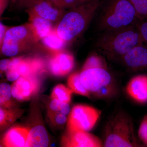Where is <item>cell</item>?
Wrapping results in <instances>:
<instances>
[{"label":"cell","mask_w":147,"mask_h":147,"mask_svg":"<svg viewBox=\"0 0 147 147\" xmlns=\"http://www.w3.org/2000/svg\"><path fill=\"white\" fill-rule=\"evenodd\" d=\"M100 4V0H94L66 10L55 28L59 36L66 43L78 37L90 23Z\"/></svg>","instance_id":"6da1fadb"},{"label":"cell","mask_w":147,"mask_h":147,"mask_svg":"<svg viewBox=\"0 0 147 147\" xmlns=\"http://www.w3.org/2000/svg\"><path fill=\"white\" fill-rule=\"evenodd\" d=\"M144 43L136 26L105 31L98 38L96 47L109 58H122L132 48Z\"/></svg>","instance_id":"7a4b0ae2"},{"label":"cell","mask_w":147,"mask_h":147,"mask_svg":"<svg viewBox=\"0 0 147 147\" xmlns=\"http://www.w3.org/2000/svg\"><path fill=\"white\" fill-rule=\"evenodd\" d=\"M140 20L130 0H109L98 21L102 32L136 26Z\"/></svg>","instance_id":"3957f363"},{"label":"cell","mask_w":147,"mask_h":147,"mask_svg":"<svg viewBox=\"0 0 147 147\" xmlns=\"http://www.w3.org/2000/svg\"><path fill=\"white\" fill-rule=\"evenodd\" d=\"M39 40L30 23L9 27L0 45L1 53L6 57H14L37 47Z\"/></svg>","instance_id":"277c9868"},{"label":"cell","mask_w":147,"mask_h":147,"mask_svg":"<svg viewBox=\"0 0 147 147\" xmlns=\"http://www.w3.org/2000/svg\"><path fill=\"white\" fill-rule=\"evenodd\" d=\"M104 146L107 147L137 146L133 123L126 115L118 113L109 121L106 127Z\"/></svg>","instance_id":"5b68a950"},{"label":"cell","mask_w":147,"mask_h":147,"mask_svg":"<svg viewBox=\"0 0 147 147\" xmlns=\"http://www.w3.org/2000/svg\"><path fill=\"white\" fill-rule=\"evenodd\" d=\"M100 115V111L92 106L83 104L75 105L69 115L67 131H90L97 123Z\"/></svg>","instance_id":"8992f818"},{"label":"cell","mask_w":147,"mask_h":147,"mask_svg":"<svg viewBox=\"0 0 147 147\" xmlns=\"http://www.w3.org/2000/svg\"><path fill=\"white\" fill-rule=\"evenodd\" d=\"M82 84L90 92L96 94L110 85L112 77L105 67L82 69L79 73Z\"/></svg>","instance_id":"52a82bcc"},{"label":"cell","mask_w":147,"mask_h":147,"mask_svg":"<svg viewBox=\"0 0 147 147\" xmlns=\"http://www.w3.org/2000/svg\"><path fill=\"white\" fill-rule=\"evenodd\" d=\"M17 6L53 23H58L66 10L55 7L47 0H26Z\"/></svg>","instance_id":"ba28073f"},{"label":"cell","mask_w":147,"mask_h":147,"mask_svg":"<svg viewBox=\"0 0 147 147\" xmlns=\"http://www.w3.org/2000/svg\"><path fill=\"white\" fill-rule=\"evenodd\" d=\"M61 146L64 147H100L102 142L98 137L86 131H67L61 141Z\"/></svg>","instance_id":"9c48e42d"},{"label":"cell","mask_w":147,"mask_h":147,"mask_svg":"<svg viewBox=\"0 0 147 147\" xmlns=\"http://www.w3.org/2000/svg\"><path fill=\"white\" fill-rule=\"evenodd\" d=\"M43 67V63L39 59L19 57L11 59L10 65L7 71H16L20 77L31 78L35 77L36 74Z\"/></svg>","instance_id":"30bf717a"},{"label":"cell","mask_w":147,"mask_h":147,"mask_svg":"<svg viewBox=\"0 0 147 147\" xmlns=\"http://www.w3.org/2000/svg\"><path fill=\"white\" fill-rule=\"evenodd\" d=\"M39 88V82L36 77H20L11 86L12 97L20 101L30 100Z\"/></svg>","instance_id":"8fae6325"},{"label":"cell","mask_w":147,"mask_h":147,"mask_svg":"<svg viewBox=\"0 0 147 147\" xmlns=\"http://www.w3.org/2000/svg\"><path fill=\"white\" fill-rule=\"evenodd\" d=\"M74 65L73 56L62 51L54 53L49 62L50 71L57 76H64L68 74L73 69Z\"/></svg>","instance_id":"7c38bea8"},{"label":"cell","mask_w":147,"mask_h":147,"mask_svg":"<svg viewBox=\"0 0 147 147\" xmlns=\"http://www.w3.org/2000/svg\"><path fill=\"white\" fill-rule=\"evenodd\" d=\"M127 93L130 97L140 103L147 102V76H134L127 85Z\"/></svg>","instance_id":"4fadbf2b"},{"label":"cell","mask_w":147,"mask_h":147,"mask_svg":"<svg viewBox=\"0 0 147 147\" xmlns=\"http://www.w3.org/2000/svg\"><path fill=\"white\" fill-rule=\"evenodd\" d=\"M127 66L134 69L147 67V47L144 43L132 48L123 57Z\"/></svg>","instance_id":"5bb4252c"},{"label":"cell","mask_w":147,"mask_h":147,"mask_svg":"<svg viewBox=\"0 0 147 147\" xmlns=\"http://www.w3.org/2000/svg\"><path fill=\"white\" fill-rule=\"evenodd\" d=\"M30 128L14 126L9 129L3 137L1 144L3 147H26Z\"/></svg>","instance_id":"9a60e30c"},{"label":"cell","mask_w":147,"mask_h":147,"mask_svg":"<svg viewBox=\"0 0 147 147\" xmlns=\"http://www.w3.org/2000/svg\"><path fill=\"white\" fill-rule=\"evenodd\" d=\"M29 16V23L32 27L38 39L40 40L53 31V22L39 17L31 12H26Z\"/></svg>","instance_id":"2e32d148"},{"label":"cell","mask_w":147,"mask_h":147,"mask_svg":"<svg viewBox=\"0 0 147 147\" xmlns=\"http://www.w3.org/2000/svg\"><path fill=\"white\" fill-rule=\"evenodd\" d=\"M49 139L45 127L41 125L30 129L26 147L48 146Z\"/></svg>","instance_id":"e0dca14e"},{"label":"cell","mask_w":147,"mask_h":147,"mask_svg":"<svg viewBox=\"0 0 147 147\" xmlns=\"http://www.w3.org/2000/svg\"><path fill=\"white\" fill-rule=\"evenodd\" d=\"M21 109L0 108V127L3 130L16 121L23 114Z\"/></svg>","instance_id":"ac0fdd59"},{"label":"cell","mask_w":147,"mask_h":147,"mask_svg":"<svg viewBox=\"0 0 147 147\" xmlns=\"http://www.w3.org/2000/svg\"><path fill=\"white\" fill-rule=\"evenodd\" d=\"M42 40L45 47L54 54L61 51L66 43L58 35L55 28L53 31Z\"/></svg>","instance_id":"d6986e66"},{"label":"cell","mask_w":147,"mask_h":147,"mask_svg":"<svg viewBox=\"0 0 147 147\" xmlns=\"http://www.w3.org/2000/svg\"><path fill=\"white\" fill-rule=\"evenodd\" d=\"M69 88L77 94L87 97H90V92L84 86L80 79L79 73L75 72L71 74L67 80Z\"/></svg>","instance_id":"ffe728a7"},{"label":"cell","mask_w":147,"mask_h":147,"mask_svg":"<svg viewBox=\"0 0 147 147\" xmlns=\"http://www.w3.org/2000/svg\"><path fill=\"white\" fill-rule=\"evenodd\" d=\"M73 92L69 88L63 84L57 85L53 90L51 94V99H55L69 104L71 102Z\"/></svg>","instance_id":"44dd1931"},{"label":"cell","mask_w":147,"mask_h":147,"mask_svg":"<svg viewBox=\"0 0 147 147\" xmlns=\"http://www.w3.org/2000/svg\"><path fill=\"white\" fill-rule=\"evenodd\" d=\"M11 86L6 83L0 85V106L1 108L9 109L13 108Z\"/></svg>","instance_id":"7402d4cb"},{"label":"cell","mask_w":147,"mask_h":147,"mask_svg":"<svg viewBox=\"0 0 147 147\" xmlns=\"http://www.w3.org/2000/svg\"><path fill=\"white\" fill-rule=\"evenodd\" d=\"M47 115L51 125L56 128H62L67 122L66 115L62 113L47 110Z\"/></svg>","instance_id":"603a6c76"},{"label":"cell","mask_w":147,"mask_h":147,"mask_svg":"<svg viewBox=\"0 0 147 147\" xmlns=\"http://www.w3.org/2000/svg\"><path fill=\"white\" fill-rule=\"evenodd\" d=\"M47 110L53 112H57L67 115L70 112L69 104L57 100L52 99Z\"/></svg>","instance_id":"cb8c5ba5"},{"label":"cell","mask_w":147,"mask_h":147,"mask_svg":"<svg viewBox=\"0 0 147 147\" xmlns=\"http://www.w3.org/2000/svg\"><path fill=\"white\" fill-rule=\"evenodd\" d=\"M140 20H147V0H130Z\"/></svg>","instance_id":"d4e9b609"},{"label":"cell","mask_w":147,"mask_h":147,"mask_svg":"<svg viewBox=\"0 0 147 147\" xmlns=\"http://www.w3.org/2000/svg\"><path fill=\"white\" fill-rule=\"evenodd\" d=\"M96 67H105V64L102 58L97 55H93L88 58L82 69Z\"/></svg>","instance_id":"484cf974"},{"label":"cell","mask_w":147,"mask_h":147,"mask_svg":"<svg viewBox=\"0 0 147 147\" xmlns=\"http://www.w3.org/2000/svg\"><path fill=\"white\" fill-rule=\"evenodd\" d=\"M50 4L60 9L67 10L78 5V0H47Z\"/></svg>","instance_id":"4316f807"},{"label":"cell","mask_w":147,"mask_h":147,"mask_svg":"<svg viewBox=\"0 0 147 147\" xmlns=\"http://www.w3.org/2000/svg\"><path fill=\"white\" fill-rule=\"evenodd\" d=\"M144 43L147 45V20H139L136 25Z\"/></svg>","instance_id":"83f0119b"},{"label":"cell","mask_w":147,"mask_h":147,"mask_svg":"<svg viewBox=\"0 0 147 147\" xmlns=\"http://www.w3.org/2000/svg\"><path fill=\"white\" fill-rule=\"evenodd\" d=\"M139 138L147 146V116L142 121L139 129Z\"/></svg>","instance_id":"f1b7e54d"},{"label":"cell","mask_w":147,"mask_h":147,"mask_svg":"<svg viewBox=\"0 0 147 147\" xmlns=\"http://www.w3.org/2000/svg\"><path fill=\"white\" fill-rule=\"evenodd\" d=\"M9 27L7 26L3 25L1 22L0 24V45L2 43L6 33Z\"/></svg>","instance_id":"f546056e"},{"label":"cell","mask_w":147,"mask_h":147,"mask_svg":"<svg viewBox=\"0 0 147 147\" xmlns=\"http://www.w3.org/2000/svg\"><path fill=\"white\" fill-rule=\"evenodd\" d=\"M11 59H3L1 61L0 63V68L1 72H6L8 70L10 65Z\"/></svg>","instance_id":"4dcf8cb0"},{"label":"cell","mask_w":147,"mask_h":147,"mask_svg":"<svg viewBox=\"0 0 147 147\" xmlns=\"http://www.w3.org/2000/svg\"><path fill=\"white\" fill-rule=\"evenodd\" d=\"M1 1V15L3 13V11H4L5 9L6 8L7 5H8L9 2V0H0Z\"/></svg>","instance_id":"1f68e13d"},{"label":"cell","mask_w":147,"mask_h":147,"mask_svg":"<svg viewBox=\"0 0 147 147\" xmlns=\"http://www.w3.org/2000/svg\"><path fill=\"white\" fill-rule=\"evenodd\" d=\"M25 1H26V0H9V1H10L11 3H13L14 4H16V5L17 6L20 3H22V2Z\"/></svg>","instance_id":"d6a6232c"},{"label":"cell","mask_w":147,"mask_h":147,"mask_svg":"<svg viewBox=\"0 0 147 147\" xmlns=\"http://www.w3.org/2000/svg\"><path fill=\"white\" fill-rule=\"evenodd\" d=\"M94 0H78V5L84 3L89 2Z\"/></svg>","instance_id":"836d02e7"}]
</instances>
